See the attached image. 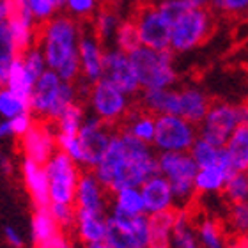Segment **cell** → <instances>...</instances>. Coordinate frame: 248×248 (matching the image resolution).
<instances>
[{
	"label": "cell",
	"instance_id": "6da1fadb",
	"mask_svg": "<svg viewBox=\"0 0 248 248\" xmlns=\"http://www.w3.org/2000/svg\"><path fill=\"white\" fill-rule=\"evenodd\" d=\"M94 174L112 191L121 188H140L149 177L160 174L158 153L151 144L135 139L123 128L115 129L114 139Z\"/></svg>",
	"mask_w": 248,
	"mask_h": 248
},
{
	"label": "cell",
	"instance_id": "7a4b0ae2",
	"mask_svg": "<svg viewBox=\"0 0 248 248\" xmlns=\"http://www.w3.org/2000/svg\"><path fill=\"white\" fill-rule=\"evenodd\" d=\"M83 34L82 21L66 13H59L39 27L37 46L45 53L50 71L69 82L80 80V41Z\"/></svg>",
	"mask_w": 248,
	"mask_h": 248
},
{
	"label": "cell",
	"instance_id": "3957f363",
	"mask_svg": "<svg viewBox=\"0 0 248 248\" xmlns=\"http://www.w3.org/2000/svg\"><path fill=\"white\" fill-rule=\"evenodd\" d=\"M80 101L78 82H69L48 69L31 94V114L37 121L55 124L71 105Z\"/></svg>",
	"mask_w": 248,
	"mask_h": 248
},
{
	"label": "cell",
	"instance_id": "277c9868",
	"mask_svg": "<svg viewBox=\"0 0 248 248\" xmlns=\"http://www.w3.org/2000/svg\"><path fill=\"white\" fill-rule=\"evenodd\" d=\"M174 55L176 53L172 50H153L147 46H139L129 52L142 91L176 87L177 71Z\"/></svg>",
	"mask_w": 248,
	"mask_h": 248
},
{
	"label": "cell",
	"instance_id": "5b68a950",
	"mask_svg": "<svg viewBox=\"0 0 248 248\" xmlns=\"http://www.w3.org/2000/svg\"><path fill=\"white\" fill-rule=\"evenodd\" d=\"M87 108L91 110V115L101 119L103 123L114 126L123 124L126 115L131 112V96L115 87L108 80H99L94 85H91L87 96Z\"/></svg>",
	"mask_w": 248,
	"mask_h": 248
},
{
	"label": "cell",
	"instance_id": "8992f818",
	"mask_svg": "<svg viewBox=\"0 0 248 248\" xmlns=\"http://www.w3.org/2000/svg\"><path fill=\"white\" fill-rule=\"evenodd\" d=\"M213 11L191 7L172 23L170 50L174 53H186L195 50L213 32Z\"/></svg>",
	"mask_w": 248,
	"mask_h": 248
},
{
	"label": "cell",
	"instance_id": "52a82bcc",
	"mask_svg": "<svg viewBox=\"0 0 248 248\" xmlns=\"http://www.w3.org/2000/svg\"><path fill=\"white\" fill-rule=\"evenodd\" d=\"M199 139V126L181 115H158L153 147L156 153H190Z\"/></svg>",
	"mask_w": 248,
	"mask_h": 248
},
{
	"label": "cell",
	"instance_id": "ba28073f",
	"mask_svg": "<svg viewBox=\"0 0 248 248\" xmlns=\"http://www.w3.org/2000/svg\"><path fill=\"white\" fill-rule=\"evenodd\" d=\"M50 181V199L59 204H75L77 186L82 177V167L66 153L57 151L45 165Z\"/></svg>",
	"mask_w": 248,
	"mask_h": 248
},
{
	"label": "cell",
	"instance_id": "9c48e42d",
	"mask_svg": "<svg viewBox=\"0 0 248 248\" xmlns=\"http://www.w3.org/2000/svg\"><path fill=\"white\" fill-rule=\"evenodd\" d=\"M239 126L241 123H239L238 105L217 101L211 105L204 121L199 124V137L218 147H225L229 139Z\"/></svg>",
	"mask_w": 248,
	"mask_h": 248
},
{
	"label": "cell",
	"instance_id": "30bf717a",
	"mask_svg": "<svg viewBox=\"0 0 248 248\" xmlns=\"http://www.w3.org/2000/svg\"><path fill=\"white\" fill-rule=\"evenodd\" d=\"M133 20L139 29L142 46L153 50H170L172 21L161 13L158 4L142 5Z\"/></svg>",
	"mask_w": 248,
	"mask_h": 248
},
{
	"label": "cell",
	"instance_id": "8fae6325",
	"mask_svg": "<svg viewBox=\"0 0 248 248\" xmlns=\"http://www.w3.org/2000/svg\"><path fill=\"white\" fill-rule=\"evenodd\" d=\"M115 129L117 128L103 123L98 117L87 115V119H85L80 133H78V140H80L83 155L82 169L94 170L99 165V161L103 160L105 153H107L110 142L114 139Z\"/></svg>",
	"mask_w": 248,
	"mask_h": 248
},
{
	"label": "cell",
	"instance_id": "7c38bea8",
	"mask_svg": "<svg viewBox=\"0 0 248 248\" xmlns=\"http://www.w3.org/2000/svg\"><path fill=\"white\" fill-rule=\"evenodd\" d=\"M149 215L117 217L108 213L107 241L114 248H149Z\"/></svg>",
	"mask_w": 248,
	"mask_h": 248
},
{
	"label": "cell",
	"instance_id": "4fadbf2b",
	"mask_svg": "<svg viewBox=\"0 0 248 248\" xmlns=\"http://www.w3.org/2000/svg\"><path fill=\"white\" fill-rule=\"evenodd\" d=\"M20 151L23 158L46 165L48 160L59 151L57 131L52 123L36 121L31 131L20 139Z\"/></svg>",
	"mask_w": 248,
	"mask_h": 248
},
{
	"label": "cell",
	"instance_id": "5bb4252c",
	"mask_svg": "<svg viewBox=\"0 0 248 248\" xmlns=\"http://www.w3.org/2000/svg\"><path fill=\"white\" fill-rule=\"evenodd\" d=\"M103 78L108 80L110 83H114L115 87H119L121 91L135 98L142 93L140 82L135 73L133 62L129 59V53L117 46H108L107 53H105V73Z\"/></svg>",
	"mask_w": 248,
	"mask_h": 248
},
{
	"label": "cell",
	"instance_id": "9a60e30c",
	"mask_svg": "<svg viewBox=\"0 0 248 248\" xmlns=\"http://www.w3.org/2000/svg\"><path fill=\"white\" fill-rule=\"evenodd\" d=\"M105 53L107 48L99 37L94 36V32L83 34L80 41V80L89 85L103 80L105 73Z\"/></svg>",
	"mask_w": 248,
	"mask_h": 248
},
{
	"label": "cell",
	"instance_id": "2e32d148",
	"mask_svg": "<svg viewBox=\"0 0 248 248\" xmlns=\"http://www.w3.org/2000/svg\"><path fill=\"white\" fill-rule=\"evenodd\" d=\"M108 193L110 190L99 181L98 176L93 170H83L77 186L75 206H77V209H85V211L108 215V209H110Z\"/></svg>",
	"mask_w": 248,
	"mask_h": 248
},
{
	"label": "cell",
	"instance_id": "e0dca14e",
	"mask_svg": "<svg viewBox=\"0 0 248 248\" xmlns=\"http://www.w3.org/2000/svg\"><path fill=\"white\" fill-rule=\"evenodd\" d=\"M145 202V215L155 217L161 213L176 211V199L170 181L161 174H155L140 186Z\"/></svg>",
	"mask_w": 248,
	"mask_h": 248
},
{
	"label": "cell",
	"instance_id": "ac0fdd59",
	"mask_svg": "<svg viewBox=\"0 0 248 248\" xmlns=\"http://www.w3.org/2000/svg\"><path fill=\"white\" fill-rule=\"evenodd\" d=\"M158 165L172 186L195 185L199 167L190 153H158Z\"/></svg>",
	"mask_w": 248,
	"mask_h": 248
},
{
	"label": "cell",
	"instance_id": "d6986e66",
	"mask_svg": "<svg viewBox=\"0 0 248 248\" xmlns=\"http://www.w3.org/2000/svg\"><path fill=\"white\" fill-rule=\"evenodd\" d=\"M21 181L25 186L27 193L31 197L34 207H46L52 204L50 199V181L45 165L36 163L32 160L23 158L20 163Z\"/></svg>",
	"mask_w": 248,
	"mask_h": 248
},
{
	"label": "cell",
	"instance_id": "ffe728a7",
	"mask_svg": "<svg viewBox=\"0 0 248 248\" xmlns=\"http://www.w3.org/2000/svg\"><path fill=\"white\" fill-rule=\"evenodd\" d=\"M234 167L229 160L227 153L223 149V155L217 165L206 167V169H199L195 177V188L199 195H217L222 193L225 185H227L229 177L234 174Z\"/></svg>",
	"mask_w": 248,
	"mask_h": 248
},
{
	"label": "cell",
	"instance_id": "44dd1931",
	"mask_svg": "<svg viewBox=\"0 0 248 248\" xmlns=\"http://www.w3.org/2000/svg\"><path fill=\"white\" fill-rule=\"evenodd\" d=\"M179 89H149L139 94V105L153 115H179Z\"/></svg>",
	"mask_w": 248,
	"mask_h": 248
},
{
	"label": "cell",
	"instance_id": "7402d4cb",
	"mask_svg": "<svg viewBox=\"0 0 248 248\" xmlns=\"http://www.w3.org/2000/svg\"><path fill=\"white\" fill-rule=\"evenodd\" d=\"M73 231L77 234V238L80 239V243L83 245L105 241L107 232H108V215L78 209L77 223H75Z\"/></svg>",
	"mask_w": 248,
	"mask_h": 248
},
{
	"label": "cell",
	"instance_id": "603a6c76",
	"mask_svg": "<svg viewBox=\"0 0 248 248\" xmlns=\"http://www.w3.org/2000/svg\"><path fill=\"white\" fill-rule=\"evenodd\" d=\"M179 96H181L179 98V115L199 126L213 105L209 101V96L197 85L181 87L179 89Z\"/></svg>",
	"mask_w": 248,
	"mask_h": 248
},
{
	"label": "cell",
	"instance_id": "cb8c5ba5",
	"mask_svg": "<svg viewBox=\"0 0 248 248\" xmlns=\"http://www.w3.org/2000/svg\"><path fill=\"white\" fill-rule=\"evenodd\" d=\"M110 215L117 217H140L145 215V202L140 188H121L110 193Z\"/></svg>",
	"mask_w": 248,
	"mask_h": 248
},
{
	"label": "cell",
	"instance_id": "d4e9b609",
	"mask_svg": "<svg viewBox=\"0 0 248 248\" xmlns=\"http://www.w3.org/2000/svg\"><path fill=\"white\" fill-rule=\"evenodd\" d=\"M0 82H2V85L5 89H9L13 93L31 99V94L34 91V87H36L37 80L27 71L25 64H23L20 55H18L4 73H0Z\"/></svg>",
	"mask_w": 248,
	"mask_h": 248
},
{
	"label": "cell",
	"instance_id": "484cf974",
	"mask_svg": "<svg viewBox=\"0 0 248 248\" xmlns=\"http://www.w3.org/2000/svg\"><path fill=\"white\" fill-rule=\"evenodd\" d=\"M121 128L128 131L129 135H133L135 139L153 145L156 137V115L144 110L142 107L131 108V112L126 115V119L121 124Z\"/></svg>",
	"mask_w": 248,
	"mask_h": 248
},
{
	"label": "cell",
	"instance_id": "4316f807",
	"mask_svg": "<svg viewBox=\"0 0 248 248\" xmlns=\"http://www.w3.org/2000/svg\"><path fill=\"white\" fill-rule=\"evenodd\" d=\"M176 211L161 213V215L151 217L149 248H174V223H176Z\"/></svg>",
	"mask_w": 248,
	"mask_h": 248
},
{
	"label": "cell",
	"instance_id": "83f0119b",
	"mask_svg": "<svg viewBox=\"0 0 248 248\" xmlns=\"http://www.w3.org/2000/svg\"><path fill=\"white\" fill-rule=\"evenodd\" d=\"M59 232H62L59 223L55 222L50 206L46 207H36L31 218V239L32 245L45 243L48 239L55 238Z\"/></svg>",
	"mask_w": 248,
	"mask_h": 248
},
{
	"label": "cell",
	"instance_id": "f1b7e54d",
	"mask_svg": "<svg viewBox=\"0 0 248 248\" xmlns=\"http://www.w3.org/2000/svg\"><path fill=\"white\" fill-rule=\"evenodd\" d=\"M121 23H123V18L119 16L117 11L112 9V7H99L98 13L93 16L94 36L99 37L103 45L114 43Z\"/></svg>",
	"mask_w": 248,
	"mask_h": 248
},
{
	"label": "cell",
	"instance_id": "f546056e",
	"mask_svg": "<svg viewBox=\"0 0 248 248\" xmlns=\"http://www.w3.org/2000/svg\"><path fill=\"white\" fill-rule=\"evenodd\" d=\"M236 172L248 170V126H239L223 147Z\"/></svg>",
	"mask_w": 248,
	"mask_h": 248
},
{
	"label": "cell",
	"instance_id": "4dcf8cb0",
	"mask_svg": "<svg viewBox=\"0 0 248 248\" xmlns=\"http://www.w3.org/2000/svg\"><path fill=\"white\" fill-rule=\"evenodd\" d=\"M195 229L201 248H227L229 241L225 238L222 223L218 220L211 217H204L197 222Z\"/></svg>",
	"mask_w": 248,
	"mask_h": 248
},
{
	"label": "cell",
	"instance_id": "1f68e13d",
	"mask_svg": "<svg viewBox=\"0 0 248 248\" xmlns=\"http://www.w3.org/2000/svg\"><path fill=\"white\" fill-rule=\"evenodd\" d=\"M174 248H201L197 229L188 209H177L174 223Z\"/></svg>",
	"mask_w": 248,
	"mask_h": 248
},
{
	"label": "cell",
	"instance_id": "d6a6232c",
	"mask_svg": "<svg viewBox=\"0 0 248 248\" xmlns=\"http://www.w3.org/2000/svg\"><path fill=\"white\" fill-rule=\"evenodd\" d=\"M85 119H87L85 105L82 101H77L59 117L57 123L53 124L55 131H57V137H77L80 133V129H82L83 123H85Z\"/></svg>",
	"mask_w": 248,
	"mask_h": 248
},
{
	"label": "cell",
	"instance_id": "836d02e7",
	"mask_svg": "<svg viewBox=\"0 0 248 248\" xmlns=\"http://www.w3.org/2000/svg\"><path fill=\"white\" fill-rule=\"evenodd\" d=\"M191 158L195 160L197 167L199 169H206V167H213L217 165L220 158L223 155V147H218V145L207 142L206 139H199L195 140V144L191 145L190 149Z\"/></svg>",
	"mask_w": 248,
	"mask_h": 248
},
{
	"label": "cell",
	"instance_id": "e575fe53",
	"mask_svg": "<svg viewBox=\"0 0 248 248\" xmlns=\"http://www.w3.org/2000/svg\"><path fill=\"white\" fill-rule=\"evenodd\" d=\"M0 114L4 119H13V117L21 114H31V99L2 87V91H0Z\"/></svg>",
	"mask_w": 248,
	"mask_h": 248
},
{
	"label": "cell",
	"instance_id": "d590c367",
	"mask_svg": "<svg viewBox=\"0 0 248 248\" xmlns=\"http://www.w3.org/2000/svg\"><path fill=\"white\" fill-rule=\"evenodd\" d=\"M225 225L234 234V238L248 236V202L229 204L225 213Z\"/></svg>",
	"mask_w": 248,
	"mask_h": 248
},
{
	"label": "cell",
	"instance_id": "8d00e7d4",
	"mask_svg": "<svg viewBox=\"0 0 248 248\" xmlns=\"http://www.w3.org/2000/svg\"><path fill=\"white\" fill-rule=\"evenodd\" d=\"M36 124V117L32 114L16 115L13 119H4L0 123V137L2 139H21Z\"/></svg>",
	"mask_w": 248,
	"mask_h": 248
},
{
	"label": "cell",
	"instance_id": "74e56055",
	"mask_svg": "<svg viewBox=\"0 0 248 248\" xmlns=\"http://www.w3.org/2000/svg\"><path fill=\"white\" fill-rule=\"evenodd\" d=\"M223 199L229 204H238V202H248V176L247 172H234L229 177L227 185L222 191Z\"/></svg>",
	"mask_w": 248,
	"mask_h": 248
},
{
	"label": "cell",
	"instance_id": "f35d334b",
	"mask_svg": "<svg viewBox=\"0 0 248 248\" xmlns=\"http://www.w3.org/2000/svg\"><path fill=\"white\" fill-rule=\"evenodd\" d=\"M114 46L121 48V50H124L126 53L133 52V50H137L139 46H142L139 29H137V23H135L133 18L123 20L119 31H117V34H115Z\"/></svg>",
	"mask_w": 248,
	"mask_h": 248
},
{
	"label": "cell",
	"instance_id": "ab89813d",
	"mask_svg": "<svg viewBox=\"0 0 248 248\" xmlns=\"http://www.w3.org/2000/svg\"><path fill=\"white\" fill-rule=\"evenodd\" d=\"M25 4L39 27L55 18L59 15V11L62 9L61 4L55 0H25Z\"/></svg>",
	"mask_w": 248,
	"mask_h": 248
},
{
	"label": "cell",
	"instance_id": "60d3db41",
	"mask_svg": "<svg viewBox=\"0 0 248 248\" xmlns=\"http://www.w3.org/2000/svg\"><path fill=\"white\" fill-rule=\"evenodd\" d=\"M64 13L77 20H91L99 9L98 0H62Z\"/></svg>",
	"mask_w": 248,
	"mask_h": 248
},
{
	"label": "cell",
	"instance_id": "b9f144b4",
	"mask_svg": "<svg viewBox=\"0 0 248 248\" xmlns=\"http://www.w3.org/2000/svg\"><path fill=\"white\" fill-rule=\"evenodd\" d=\"M50 211H52L55 222L59 223L61 231H73L75 223H77V206L75 204H59V202H52L50 204Z\"/></svg>",
	"mask_w": 248,
	"mask_h": 248
},
{
	"label": "cell",
	"instance_id": "7bdbcfd3",
	"mask_svg": "<svg viewBox=\"0 0 248 248\" xmlns=\"http://www.w3.org/2000/svg\"><path fill=\"white\" fill-rule=\"evenodd\" d=\"M209 9L218 15L243 18L248 16V0H211Z\"/></svg>",
	"mask_w": 248,
	"mask_h": 248
},
{
	"label": "cell",
	"instance_id": "ee69618b",
	"mask_svg": "<svg viewBox=\"0 0 248 248\" xmlns=\"http://www.w3.org/2000/svg\"><path fill=\"white\" fill-rule=\"evenodd\" d=\"M161 13L174 23L181 15H185L186 11L191 9L193 5L190 4V0H158L156 2Z\"/></svg>",
	"mask_w": 248,
	"mask_h": 248
},
{
	"label": "cell",
	"instance_id": "f6af8a7d",
	"mask_svg": "<svg viewBox=\"0 0 248 248\" xmlns=\"http://www.w3.org/2000/svg\"><path fill=\"white\" fill-rule=\"evenodd\" d=\"M2 236H4L5 245L9 248H25V238L21 236V232L15 225H4L2 229Z\"/></svg>",
	"mask_w": 248,
	"mask_h": 248
},
{
	"label": "cell",
	"instance_id": "bcb514c9",
	"mask_svg": "<svg viewBox=\"0 0 248 248\" xmlns=\"http://www.w3.org/2000/svg\"><path fill=\"white\" fill-rule=\"evenodd\" d=\"M32 248H73V243H71V239L67 238V234L62 231V232H59L55 238L48 239V241H45V243L34 245Z\"/></svg>",
	"mask_w": 248,
	"mask_h": 248
},
{
	"label": "cell",
	"instance_id": "7dc6e473",
	"mask_svg": "<svg viewBox=\"0 0 248 248\" xmlns=\"http://www.w3.org/2000/svg\"><path fill=\"white\" fill-rule=\"evenodd\" d=\"M227 248H248V236L234 238L232 241H229Z\"/></svg>",
	"mask_w": 248,
	"mask_h": 248
},
{
	"label": "cell",
	"instance_id": "c3c4849f",
	"mask_svg": "<svg viewBox=\"0 0 248 248\" xmlns=\"http://www.w3.org/2000/svg\"><path fill=\"white\" fill-rule=\"evenodd\" d=\"M238 112H239V123H241V126H248V103L238 105Z\"/></svg>",
	"mask_w": 248,
	"mask_h": 248
},
{
	"label": "cell",
	"instance_id": "681fc988",
	"mask_svg": "<svg viewBox=\"0 0 248 248\" xmlns=\"http://www.w3.org/2000/svg\"><path fill=\"white\" fill-rule=\"evenodd\" d=\"M83 248H114L112 245L105 239V241H98V243H91V245H83Z\"/></svg>",
	"mask_w": 248,
	"mask_h": 248
},
{
	"label": "cell",
	"instance_id": "f907efd6",
	"mask_svg": "<svg viewBox=\"0 0 248 248\" xmlns=\"http://www.w3.org/2000/svg\"><path fill=\"white\" fill-rule=\"evenodd\" d=\"M2 170H4V174H11V170H13L11 160L7 158V156H2Z\"/></svg>",
	"mask_w": 248,
	"mask_h": 248
},
{
	"label": "cell",
	"instance_id": "816d5d0a",
	"mask_svg": "<svg viewBox=\"0 0 248 248\" xmlns=\"http://www.w3.org/2000/svg\"><path fill=\"white\" fill-rule=\"evenodd\" d=\"M55 2H59V4H61V7H62V0H55Z\"/></svg>",
	"mask_w": 248,
	"mask_h": 248
},
{
	"label": "cell",
	"instance_id": "f5cc1de1",
	"mask_svg": "<svg viewBox=\"0 0 248 248\" xmlns=\"http://www.w3.org/2000/svg\"><path fill=\"white\" fill-rule=\"evenodd\" d=\"M247 176H248V170H247Z\"/></svg>",
	"mask_w": 248,
	"mask_h": 248
}]
</instances>
